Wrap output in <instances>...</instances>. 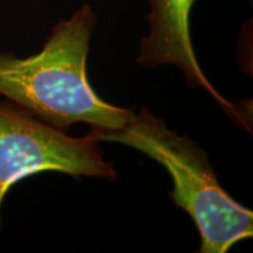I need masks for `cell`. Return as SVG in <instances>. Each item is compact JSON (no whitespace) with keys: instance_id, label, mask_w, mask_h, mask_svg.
I'll return each instance as SVG.
<instances>
[{"instance_id":"obj_4","label":"cell","mask_w":253,"mask_h":253,"mask_svg":"<svg viewBox=\"0 0 253 253\" xmlns=\"http://www.w3.org/2000/svg\"><path fill=\"white\" fill-rule=\"evenodd\" d=\"M150 34L141 42L137 62L148 68L175 65L184 74L189 86L201 87L211 94L224 109L233 107L214 89L202 71L190 36V14L196 0H148Z\"/></svg>"},{"instance_id":"obj_3","label":"cell","mask_w":253,"mask_h":253,"mask_svg":"<svg viewBox=\"0 0 253 253\" xmlns=\"http://www.w3.org/2000/svg\"><path fill=\"white\" fill-rule=\"evenodd\" d=\"M99 142L91 132L72 137L20 107L0 103V208L12 186L38 173L115 179Z\"/></svg>"},{"instance_id":"obj_2","label":"cell","mask_w":253,"mask_h":253,"mask_svg":"<svg viewBox=\"0 0 253 253\" xmlns=\"http://www.w3.org/2000/svg\"><path fill=\"white\" fill-rule=\"evenodd\" d=\"M97 141L118 142L141 151L167 170L173 183L171 199L194 220L199 252L225 253L251 238L253 212L221 186L207 154L188 136L169 130L147 108L118 130H93Z\"/></svg>"},{"instance_id":"obj_1","label":"cell","mask_w":253,"mask_h":253,"mask_svg":"<svg viewBox=\"0 0 253 253\" xmlns=\"http://www.w3.org/2000/svg\"><path fill=\"white\" fill-rule=\"evenodd\" d=\"M96 18L84 5L53 27L43 48L19 59L0 53V95L53 126L77 122L93 130H118L134 112L113 106L95 93L87 74L89 41Z\"/></svg>"}]
</instances>
